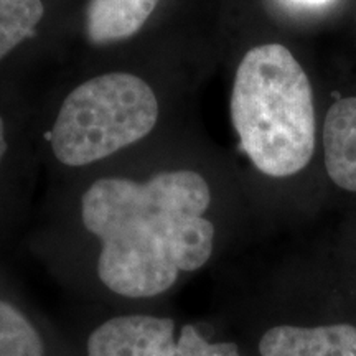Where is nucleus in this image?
<instances>
[{"mask_svg": "<svg viewBox=\"0 0 356 356\" xmlns=\"http://www.w3.org/2000/svg\"><path fill=\"white\" fill-rule=\"evenodd\" d=\"M210 204V185L193 170L160 172L144 184L95 181L83 195L81 222L99 244L101 287L121 300H157L207 266L216 238Z\"/></svg>", "mask_w": 356, "mask_h": 356, "instance_id": "obj_1", "label": "nucleus"}, {"mask_svg": "<svg viewBox=\"0 0 356 356\" xmlns=\"http://www.w3.org/2000/svg\"><path fill=\"white\" fill-rule=\"evenodd\" d=\"M231 119L252 163L269 177L300 172L315 149L314 92L289 48L261 44L236 71Z\"/></svg>", "mask_w": 356, "mask_h": 356, "instance_id": "obj_2", "label": "nucleus"}, {"mask_svg": "<svg viewBox=\"0 0 356 356\" xmlns=\"http://www.w3.org/2000/svg\"><path fill=\"white\" fill-rule=\"evenodd\" d=\"M157 119V97L144 79L101 74L66 96L51 131L53 154L68 167L89 165L144 139Z\"/></svg>", "mask_w": 356, "mask_h": 356, "instance_id": "obj_3", "label": "nucleus"}, {"mask_svg": "<svg viewBox=\"0 0 356 356\" xmlns=\"http://www.w3.org/2000/svg\"><path fill=\"white\" fill-rule=\"evenodd\" d=\"M66 332L78 356H244L236 341L213 337L208 325L167 312L114 310Z\"/></svg>", "mask_w": 356, "mask_h": 356, "instance_id": "obj_4", "label": "nucleus"}, {"mask_svg": "<svg viewBox=\"0 0 356 356\" xmlns=\"http://www.w3.org/2000/svg\"><path fill=\"white\" fill-rule=\"evenodd\" d=\"M0 356H78L68 332L0 292Z\"/></svg>", "mask_w": 356, "mask_h": 356, "instance_id": "obj_5", "label": "nucleus"}, {"mask_svg": "<svg viewBox=\"0 0 356 356\" xmlns=\"http://www.w3.org/2000/svg\"><path fill=\"white\" fill-rule=\"evenodd\" d=\"M259 356H356V327L348 323H279L266 328L257 340Z\"/></svg>", "mask_w": 356, "mask_h": 356, "instance_id": "obj_6", "label": "nucleus"}, {"mask_svg": "<svg viewBox=\"0 0 356 356\" xmlns=\"http://www.w3.org/2000/svg\"><path fill=\"white\" fill-rule=\"evenodd\" d=\"M325 168L333 184L356 191V97L338 99L325 115Z\"/></svg>", "mask_w": 356, "mask_h": 356, "instance_id": "obj_7", "label": "nucleus"}, {"mask_svg": "<svg viewBox=\"0 0 356 356\" xmlns=\"http://www.w3.org/2000/svg\"><path fill=\"white\" fill-rule=\"evenodd\" d=\"M160 0H89L86 35L95 44L122 42L136 35Z\"/></svg>", "mask_w": 356, "mask_h": 356, "instance_id": "obj_8", "label": "nucleus"}, {"mask_svg": "<svg viewBox=\"0 0 356 356\" xmlns=\"http://www.w3.org/2000/svg\"><path fill=\"white\" fill-rule=\"evenodd\" d=\"M43 15L42 0H0V63L35 37Z\"/></svg>", "mask_w": 356, "mask_h": 356, "instance_id": "obj_9", "label": "nucleus"}, {"mask_svg": "<svg viewBox=\"0 0 356 356\" xmlns=\"http://www.w3.org/2000/svg\"><path fill=\"white\" fill-rule=\"evenodd\" d=\"M287 2L296 3V6H300V7H322V6H327V3H330L332 0H287Z\"/></svg>", "mask_w": 356, "mask_h": 356, "instance_id": "obj_10", "label": "nucleus"}]
</instances>
